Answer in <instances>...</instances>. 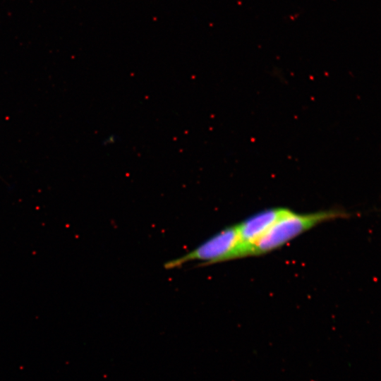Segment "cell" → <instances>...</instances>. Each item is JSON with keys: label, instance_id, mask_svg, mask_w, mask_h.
Returning <instances> with one entry per match:
<instances>
[{"label": "cell", "instance_id": "1", "mask_svg": "<svg viewBox=\"0 0 381 381\" xmlns=\"http://www.w3.org/2000/svg\"><path fill=\"white\" fill-rule=\"evenodd\" d=\"M346 216L345 212L336 210L307 214H299L289 210L252 246L248 256L271 252L318 224Z\"/></svg>", "mask_w": 381, "mask_h": 381}, {"label": "cell", "instance_id": "3", "mask_svg": "<svg viewBox=\"0 0 381 381\" xmlns=\"http://www.w3.org/2000/svg\"><path fill=\"white\" fill-rule=\"evenodd\" d=\"M289 210L270 208L258 212L238 224L240 236L239 258L248 257L252 246L261 238L274 223Z\"/></svg>", "mask_w": 381, "mask_h": 381}, {"label": "cell", "instance_id": "2", "mask_svg": "<svg viewBox=\"0 0 381 381\" xmlns=\"http://www.w3.org/2000/svg\"><path fill=\"white\" fill-rule=\"evenodd\" d=\"M240 236L238 224L232 225L214 235L197 248L178 258L167 262L166 269L198 261L204 265L239 258Z\"/></svg>", "mask_w": 381, "mask_h": 381}]
</instances>
